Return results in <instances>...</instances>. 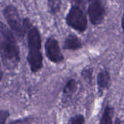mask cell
<instances>
[{
	"mask_svg": "<svg viewBox=\"0 0 124 124\" xmlns=\"http://www.w3.org/2000/svg\"><path fill=\"white\" fill-rule=\"evenodd\" d=\"M0 55L1 63L8 70H16L20 62V50L14 32L0 23Z\"/></svg>",
	"mask_w": 124,
	"mask_h": 124,
	"instance_id": "1",
	"label": "cell"
},
{
	"mask_svg": "<svg viewBox=\"0 0 124 124\" xmlns=\"http://www.w3.org/2000/svg\"><path fill=\"white\" fill-rule=\"evenodd\" d=\"M28 44L27 62L30 70L33 73H37L44 66V56L41 52L42 40L39 28L32 25L28 30L26 34Z\"/></svg>",
	"mask_w": 124,
	"mask_h": 124,
	"instance_id": "2",
	"label": "cell"
},
{
	"mask_svg": "<svg viewBox=\"0 0 124 124\" xmlns=\"http://www.w3.org/2000/svg\"><path fill=\"white\" fill-rule=\"evenodd\" d=\"M2 15L8 27L20 39L26 36L28 30L33 25L29 18L21 17L18 9L14 4L5 6L2 10Z\"/></svg>",
	"mask_w": 124,
	"mask_h": 124,
	"instance_id": "3",
	"label": "cell"
},
{
	"mask_svg": "<svg viewBox=\"0 0 124 124\" xmlns=\"http://www.w3.org/2000/svg\"><path fill=\"white\" fill-rule=\"evenodd\" d=\"M67 25L78 33H84L88 28V19L86 13L81 7L71 4L66 16Z\"/></svg>",
	"mask_w": 124,
	"mask_h": 124,
	"instance_id": "4",
	"label": "cell"
},
{
	"mask_svg": "<svg viewBox=\"0 0 124 124\" xmlns=\"http://www.w3.org/2000/svg\"><path fill=\"white\" fill-rule=\"evenodd\" d=\"M106 15L107 10L102 0H89L87 15L92 25L97 26L102 24Z\"/></svg>",
	"mask_w": 124,
	"mask_h": 124,
	"instance_id": "5",
	"label": "cell"
},
{
	"mask_svg": "<svg viewBox=\"0 0 124 124\" xmlns=\"http://www.w3.org/2000/svg\"><path fill=\"white\" fill-rule=\"evenodd\" d=\"M45 54L52 63L60 64L65 60V57L61 51L58 40L54 36H49L44 44Z\"/></svg>",
	"mask_w": 124,
	"mask_h": 124,
	"instance_id": "6",
	"label": "cell"
},
{
	"mask_svg": "<svg viewBox=\"0 0 124 124\" xmlns=\"http://www.w3.org/2000/svg\"><path fill=\"white\" fill-rule=\"evenodd\" d=\"M97 84L98 95L102 97L111 85V75L109 70L105 68L100 70L97 76Z\"/></svg>",
	"mask_w": 124,
	"mask_h": 124,
	"instance_id": "7",
	"label": "cell"
},
{
	"mask_svg": "<svg viewBox=\"0 0 124 124\" xmlns=\"http://www.w3.org/2000/svg\"><path fill=\"white\" fill-rule=\"evenodd\" d=\"M78 89V81L74 79L71 78L65 84V86L63 88L62 90V102L63 104H68L69 103L75 94L76 93L77 90Z\"/></svg>",
	"mask_w": 124,
	"mask_h": 124,
	"instance_id": "8",
	"label": "cell"
},
{
	"mask_svg": "<svg viewBox=\"0 0 124 124\" xmlns=\"http://www.w3.org/2000/svg\"><path fill=\"white\" fill-rule=\"evenodd\" d=\"M83 42L81 39L76 34L70 33L68 35L64 41L62 49L64 50L77 51L83 48Z\"/></svg>",
	"mask_w": 124,
	"mask_h": 124,
	"instance_id": "9",
	"label": "cell"
},
{
	"mask_svg": "<svg viewBox=\"0 0 124 124\" xmlns=\"http://www.w3.org/2000/svg\"><path fill=\"white\" fill-rule=\"evenodd\" d=\"M114 108L110 105L108 104L104 108L99 124H113V116H114Z\"/></svg>",
	"mask_w": 124,
	"mask_h": 124,
	"instance_id": "10",
	"label": "cell"
},
{
	"mask_svg": "<svg viewBox=\"0 0 124 124\" xmlns=\"http://www.w3.org/2000/svg\"><path fill=\"white\" fill-rule=\"evenodd\" d=\"M46 4L49 13L52 16H56L61 11L62 1V0H46Z\"/></svg>",
	"mask_w": 124,
	"mask_h": 124,
	"instance_id": "11",
	"label": "cell"
},
{
	"mask_svg": "<svg viewBox=\"0 0 124 124\" xmlns=\"http://www.w3.org/2000/svg\"><path fill=\"white\" fill-rule=\"evenodd\" d=\"M82 78L89 85H92L94 80V68L92 67H86L81 72Z\"/></svg>",
	"mask_w": 124,
	"mask_h": 124,
	"instance_id": "12",
	"label": "cell"
},
{
	"mask_svg": "<svg viewBox=\"0 0 124 124\" xmlns=\"http://www.w3.org/2000/svg\"><path fill=\"white\" fill-rule=\"evenodd\" d=\"M67 124H85V118L81 114H77L71 117Z\"/></svg>",
	"mask_w": 124,
	"mask_h": 124,
	"instance_id": "13",
	"label": "cell"
},
{
	"mask_svg": "<svg viewBox=\"0 0 124 124\" xmlns=\"http://www.w3.org/2000/svg\"><path fill=\"white\" fill-rule=\"evenodd\" d=\"M10 116L9 112L7 110H0V124H5L6 121Z\"/></svg>",
	"mask_w": 124,
	"mask_h": 124,
	"instance_id": "14",
	"label": "cell"
},
{
	"mask_svg": "<svg viewBox=\"0 0 124 124\" xmlns=\"http://www.w3.org/2000/svg\"><path fill=\"white\" fill-rule=\"evenodd\" d=\"M71 3V4H74L78 7H81V8H84L86 5L88 4L89 0H69Z\"/></svg>",
	"mask_w": 124,
	"mask_h": 124,
	"instance_id": "15",
	"label": "cell"
},
{
	"mask_svg": "<svg viewBox=\"0 0 124 124\" xmlns=\"http://www.w3.org/2000/svg\"><path fill=\"white\" fill-rule=\"evenodd\" d=\"M121 28H122V31L124 33V13H123V15H122V17H121Z\"/></svg>",
	"mask_w": 124,
	"mask_h": 124,
	"instance_id": "16",
	"label": "cell"
},
{
	"mask_svg": "<svg viewBox=\"0 0 124 124\" xmlns=\"http://www.w3.org/2000/svg\"><path fill=\"white\" fill-rule=\"evenodd\" d=\"M114 124H121V121L119 118H117L115 121V123Z\"/></svg>",
	"mask_w": 124,
	"mask_h": 124,
	"instance_id": "17",
	"label": "cell"
},
{
	"mask_svg": "<svg viewBox=\"0 0 124 124\" xmlns=\"http://www.w3.org/2000/svg\"><path fill=\"white\" fill-rule=\"evenodd\" d=\"M123 44L124 45V39H123Z\"/></svg>",
	"mask_w": 124,
	"mask_h": 124,
	"instance_id": "18",
	"label": "cell"
},
{
	"mask_svg": "<svg viewBox=\"0 0 124 124\" xmlns=\"http://www.w3.org/2000/svg\"><path fill=\"white\" fill-rule=\"evenodd\" d=\"M118 1H121V0H118Z\"/></svg>",
	"mask_w": 124,
	"mask_h": 124,
	"instance_id": "19",
	"label": "cell"
},
{
	"mask_svg": "<svg viewBox=\"0 0 124 124\" xmlns=\"http://www.w3.org/2000/svg\"></svg>",
	"mask_w": 124,
	"mask_h": 124,
	"instance_id": "20",
	"label": "cell"
}]
</instances>
